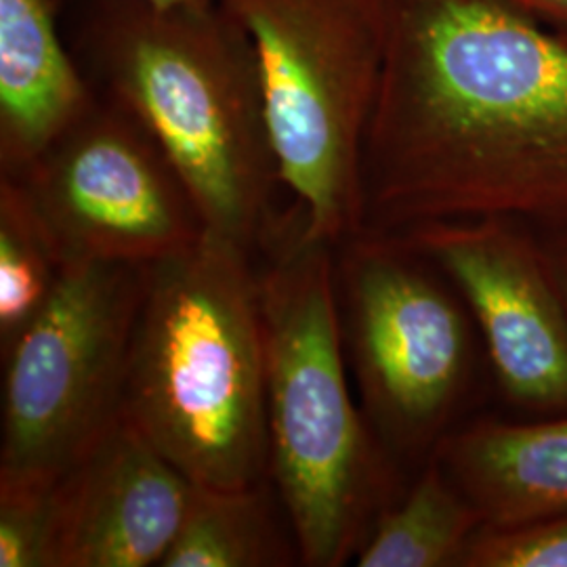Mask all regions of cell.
<instances>
[{"label":"cell","mask_w":567,"mask_h":567,"mask_svg":"<svg viewBox=\"0 0 567 567\" xmlns=\"http://www.w3.org/2000/svg\"><path fill=\"white\" fill-rule=\"evenodd\" d=\"M337 292L365 421L414 473L492 386L477 326L446 274L395 231L337 246Z\"/></svg>","instance_id":"5b68a950"},{"label":"cell","mask_w":567,"mask_h":567,"mask_svg":"<svg viewBox=\"0 0 567 567\" xmlns=\"http://www.w3.org/2000/svg\"><path fill=\"white\" fill-rule=\"evenodd\" d=\"M16 179L34 198L63 259L147 267L206 231L161 145L128 110L102 93Z\"/></svg>","instance_id":"ba28073f"},{"label":"cell","mask_w":567,"mask_h":567,"mask_svg":"<svg viewBox=\"0 0 567 567\" xmlns=\"http://www.w3.org/2000/svg\"><path fill=\"white\" fill-rule=\"evenodd\" d=\"M463 567H567V511L513 526H484Z\"/></svg>","instance_id":"e0dca14e"},{"label":"cell","mask_w":567,"mask_h":567,"mask_svg":"<svg viewBox=\"0 0 567 567\" xmlns=\"http://www.w3.org/2000/svg\"><path fill=\"white\" fill-rule=\"evenodd\" d=\"M395 234L456 286L505 416L567 414V301L543 238L505 219H442Z\"/></svg>","instance_id":"9c48e42d"},{"label":"cell","mask_w":567,"mask_h":567,"mask_svg":"<svg viewBox=\"0 0 567 567\" xmlns=\"http://www.w3.org/2000/svg\"><path fill=\"white\" fill-rule=\"evenodd\" d=\"M122 416L196 486L261 484L264 320L246 248L204 231L145 267Z\"/></svg>","instance_id":"277c9868"},{"label":"cell","mask_w":567,"mask_h":567,"mask_svg":"<svg viewBox=\"0 0 567 567\" xmlns=\"http://www.w3.org/2000/svg\"><path fill=\"white\" fill-rule=\"evenodd\" d=\"M250 37L280 179L326 243L365 231L364 145L385 55L383 0H219Z\"/></svg>","instance_id":"8992f818"},{"label":"cell","mask_w":567,"mask_h":567,"mask_svg":"<svg viewBox=\"0 0 567 567\" xmlns=\"http://www.w3.org/2000/svg\"><path fill=\"white\" fill-rule=\"evenodd\" d=\"M145 267L65 259L2 351L0 480L55 482L122 416Z\"/></svg>","instance_id":"52a82bcc"},{"label":"cell","mask_w":567,"mask_h":567,"mask_svg":"<svg viewBox=\"0 0 567 567\" xmlns=\"http://www.w3.org/2000/svg\"><path fill=\"white\" fill-rule=\"evenodd\" d=\"M53 486L0 480V567H51Z\"/></svg>","instance_id":"2e32d148"},{"label":"cell","mask_w":567,"mask_h":567,"mask_svg":"<svg viewBox=\"0 0 567 567\" xmlns=\"http://www.w3.org/2000/svg\"><path fill=\"white\" fill-rule=\"evenodd\" d=\"M261 484L194 486L163 567H271L292 564Z\"/></svg>","instance_id":"5bb4252c"},{"label":"cell","mask_w":567,"mask_h":567,"mask_svg":"<svg viewBox=\"0 0 567 567\" xmlns=\"http://www.w3.org/2000/svg\"><path fill=\"white\" fill-rule=\"evenodd\" d=\"M68 0H58V4L63 7ZM154 4L161 7H194V9H206V7H215L219 4V0H150Z\"/></svg>","instance_id":"ffe728a7"},{"label":"cell","mask_w":567,"mask_h":567,"mask_svg":"<svg viewBox=\"0 0 567 567\" xmlns=\"http://www.w3.org/2000/svg\"><path fill=\"white\" fill-rule=\"evenodd\" d=\"M484 526L482 513L431 456L381 513L355 566L463 567L466 548Z\"/></svg>","instance_id":"4fadbf2b"},{"label":"cell","mask_w":567,"mask_h":567,"mask_svg":"<svg viewBox=\"0 0 567 567\" xmlns=\"http://www.w3.org/2000/svg\"><path fill=\"white\" fill-rule=\"evenodd\" d=\"M545 244L548 264L567 301V236H540Z\"/></svg>","instance_id":"d6986e66"},{"label":"cell","mask_w":567,"mask_h":567,"mask_svg":"<svg viewBox=\"0 0 567 567\" xmlns=\"http://www.w3.org/2000/svg\"><path fill=\"white\" fill-rule=\"evenodd\" d=\"M567 41V0H505Z\"/></svg>","instance_id":"ac0fdd59"},{"label":"cell","mask_w":567,"mask_h":567,"mask_svg":"<svg viewBox=\"0 0 567 567\" xmlns=\"http://www.w3.org/2000/svg\"><path fill=\"white\" fill-rule=\"evenodd\" d=\"M486 526H513L567 511V414L522 421L480 414L435 450Z\"/></svg>","instance_id":"7c38bea8"},{"label":"cell","mask_w":567,"mask_h":567,"mask_svg":"<svg viewBox=\"0 0 567 567\" xmlns=\"http://www.w3.org/2000/svg\"><path fill=\"white\" fill-rule=\"evenodd\" d=\"M259 276L269 473L301 564L355 559L408 477L347 383L337 246L307 231L301 204L271 225Z\"/></svg>","instance_id":"3957f363"},{"label":"cell","mask_w":567,"mask_h":567,"mask_svg":"<svg viewBox=\"0 0 567 567\" xmlns=\"http://www.w3.org/2000/svg\"><path fill=\"white\" fill-rule=\"evenodd\" d=\"M58 0H0V173L20 177L95 103Z\"/></svg>","instance_id":"8fae6325"},{"label":"cell","mask_w":567,"mask_h":567,"mask_svg":"<svg viewBox=\"0 0 567 567\" xmlns=\"http://www.w3.org/2000/svg\"><path fill=\"white\" fill-rule=\"evenodd\" d=\"M368 231L505 219L567 236V41L505 0H383Z\"/></svg>","instance_id":"6da1fadb"},{"label":"cell","mask_w":567,"mask_h":567,"mask_svg":"<svg viewBox=\"0 0 567 567\" xmlns=\"http://www.w3.org/2000/svg\"><path fill=\"white\" fill-rule=\"evenodd\" d=\"M65 41L91 86L161 145L204 229L246 250L265 240L280 171L250 37L221 4L68 0Z\"/></svg>","instance_id":"7a4b0ae2"},{"label":"cell","mask_w":567,"mask_h":567,"mask_svg":"<svg viewBox=\"0 0 567 567\" xmlns=\"http://www.w3.org/2000/svg\"><path fill=\"white\" fill-rule=\"evenodd\" d=\"M63 252L25 185L0 175V347L7 351L49 301Z\"/></svg>","instance_id":"9a60e30c"},{"label":"cell","mask_w":567,"mask_h":567,"mask_svg":"<svg viewBox=\"0 0 567 567\" xmlns=\"http://www.w3.org/2000/svg\"><path fill=\"white\" fill-rule=\"evenodd\" d=\"M194 486L121 416L55 480L51 567L163 566Z\"/></svg>","instance_id":"30bf717a"}]
</instances>
